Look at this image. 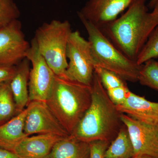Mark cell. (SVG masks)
<instances>
[{
  "instance_id": "1",
  "label": "cell",
  "mask_w": 158,
  "mask_h": 158,
  "mask_svg": "<svg viewBox=\"0 0 158 158\" xmlns=\"http://www.w3.org/2000/svg\"><path fill=\"white\" fill-rule=\"evenodd\" d=\"M147 1L135 0L120 17L99 28L126 56L135 62L158 26V4L149 12Z\"/></svg>"
},
{
  "instance_id": "2",
  "label": "cell",
  "mask_w": 158,
  "mask_h": 158,
  "mask_svg": "<svg viewBox=\"0 0 158 158\" xmlns=\"http://www.w3.org/2000/svg\"><path fill=\"white\" fill-rule=\"evenodd\" d=\"M91 86L90 107L70 135L88 143L100 140L110 143L124 124L121 119L122 113L110 100L95 72Z\"/></svg>"
},
{
  "instance_id": "3",
  "label": "cell",
  "mask_w": 158,
  "mask_h": 158,
  "mask_svg": "<svg viewBox=\"0 0 158 158\" xmlns=\"http://www.w3.org/2000/svg\"><path fill=\"white\" fill-rule=\"evenodd\" d=\"M91 86L56 76L55 84L47 104L69 135L90 107Z\"/></svg>"
},
{
  "instance_id": "4",
  "label": "cell",
  "mask_w": 158,
  "mask_h": 158,
  "mask_svg": "<svg viewBox=\"0 0 158 158\" xmlns=\"http://www.w3.org/2000/svg\"><path fill=\"white\" fill-rule=\"evenodd\" d=\"M78 17L88 33L94 67L113 72L126 81H138L142 65L126 56L96 26Z\"/></svg>"
},
{
  "instance_id": "5",
  "label": "cell",
  "mask_w": 158,
  "mask_h": 158,
  "mask_svg": "<svg viewBox=\"0 0 158 158\" xmlns=\"http://www.w3.org/2000/svg\"><path fill=\"white\" fill-rule=\"evenodd\" d=\"M72 32L67 20H53L37 29L34 39L40 53L56 76L65 77L68 66L66 49Z\"/></svg>"
},
{
  "instance_id": "6",
  "label": "cell",
  "mask_w": 158,
  "mask_h": 158,
  "mask_svg": "<svg viewBox=\"0 0 158 158\" xmlns=\"http://www.w3.org/2000/svg\"><path fill=\"white\" fill-rule=\"evenodd\" d=\"M68 66L65 77L91 86L94 72L90 43L78 31H72L69 38L66 49Z\"/></svg>"
},
{
  "instance_id": "7",
  "label": "cell",
  "mask_w": 158,
  "mask_h": 158,
  "mask_svg": "<svg viewBox=\"0 0 158 158\" xmlns=\"http://www.w3.org/2000/svg\"><path fill=\"white\" fill-rule=\"evenodd\" d=\"M27 58L32 64L28 83L29 101L46 102L53 88L56 75L40 53L34 38Z\"/></svg>"
},
{
  "instance_id": "8",
  "label": "cell",
  "mask_w": 158,
  "mask_h": 158,
  "mask_svg": "<svg viewBox=\"0 0 158 158\" xmlns=\"http://www.w3.org/2000/svg\"><path fill=\"white\" fill-rule=\"evenodd\" d=\"M18 20L0 28V65L15 66L27 58L31 44Z\"/></svg>"
},
{
  "instance_id": "9",
  "label": "cell",
  "mask_w": 158,
  "mask_h": 158,
  "mask_svg": "<svg viewBox=\"0 0 158 158\" xmlns=\"http://www.w3.org/2000/svg\"><path fill=\"white\" fill-rule=\"evenodd\" d=\"M24 125L27 136L34 134H55L63 137L70 135L54 116L45 102H30Z\"/></svg>"
},
{
  "instance_id": "10",
  "label": "cell",
  "mask_w": 158,
  "mask_h": 158,
  "mask_svg": "<svg viewBox=\"0 0 158 158\" xmlns=\"http://www.w3.org/2000/svg\"><path fill=\"white\" fill-rule=\"evenodd\" d=\"M135 151V156H146L158 158V126L138 121L122 113Z\"/></svg>"
},
{
  "instance_id": "11",
  "label": "cell",
  "mask_w": 158,
  "mask_h": 158,
  "mask_svg": "<svg viewBox=\"0 0 158 158\" xmlns=\"http://www.w3.org/2000/svg\"><path fill=\"white\" fill-rule=\"evenodd\" d=\"M135 0H88L77 12L99 28L115 20Z\"/></svg>"
},
{
  "instance_id": "12",
  "label": "cell",
  "mask_w": 158,
  "mask_h": 158,
  "mask_svg": "<svg viewBox=\"0 0 158 158\" xmlns=\"http://www.w3.org/2000/svg\"><path fill=\"white\" fill-rule=\"evenodd\" d=\"M122 113L138 121L158 126V102L129 91L124 103L116 106Z\"/></svg>"
},
{
  "instance_id": "13",
  "label": "cell",
  "mask_w": 158,
  "mask_h": 158,
  "mask_svg": "<svg viewBox=\"0 0 158 158\" xmlns=\"http://www.w3.org/2000/svg\"><path fill=\"white\" fill-rule=\"evenodd\" d=\"M64 138L51 134L27 136L15 146L12 152L21 158H48L54 145Z\"/></svg>"
},
{
  "instance_id": "14",
  "label": "cell",
  "mask_w": 158,
  "mask_h": 158,
  "mask_svg": "<svg viewBox=\"0 0 158 158\" xmlns=\"http://www.w3.org/2000/svg\"><path fill=\"white\" fill-rule=\"evenodd\" d=\"M30 64L31 62L27 58L23 59L16 65V72L9 82L17 114L24 110L30 102L28 83Z\"/></svg>"
},
{
  "instance_id": "15",
  "label": "cell",
  "mask_w": 158,
  "mask_h": 158,
  "mask_svg": "<svg viewBox=\"0 0 158 158\" xmlns=\"http://www.w3.org/2000/svg\"><path fill=\"white\" fill-rule=\"evenodd\" d=\"M28 111L27 106L6 123L0 125V148L13 152L15 148L27 136L24 125Z\"/></svg>"
},
{
  "instance_id": "16",
  "label": "cell",
  "mask_w": 158,
  "mask_h": 158,
  "mask_svg": "<svg viewBox=\"0 0 158 158\" xmlns=\"http://www.w3.org/2000/svg\"><path fill=\"white\" fill-rule=\"evenodd\" d=\"M90 144L69 135L54 145L48 158H89Z\"/></svg>"
},
{
  "instance_id": "17",
  "label": "cell",
  "mask_w": 158,
  "mask_h": 158,
  "mask_svg": "<svg viewBox=\"0 0 158 158\" xmlns=\"http://www.w3.org/2000/svg\"><path fill=\"white\" fill-rule=\"evenodd\" d=\"M134 156L132 142L127 128L123 124L116 138L110 143L104 158H132Z\"/></svg>"
},
{
  "instance_id": "18",
  "label": "cell",
  "mask_w": 158,
  "mask_h": 158,
  "mask_svg": "<svg viewBox=\"0 0 158 158\" xmlns=\"http://www.w3.org/2000/svg\"><path fill=\"white\" fill-rule=\"evenodd\" d=\"M9 82L0 85V123L11 118L16 113Z\"/></svg>"
},
{
  "instance_id": "19",
  "label": "cell",
  "mask_w": 158,
  "mask_h": 158,
  "mask_svg": "<svg viewBox=\"0 0 158 158\" xmlns=\"http://www.w3.org/2000/svg\"><path fill=\"white\" fill-rule=\"evenodd\" d=\"M138 81L141 85L158 90V62L153 59L143 64Z\"/></svg>"
},
{
  "instance_id": "20",
  "label": "cell",
  "mask_w": 158,
  "mask_h": 158,
  "mask_svg": "<svg viewBox=\"0 0 158 158\" xmlns=\"http://www.w3.org/2000/svg\"><path fill=\"white\" fill-rule=\"evenodd\" d=\"M158 57V26L150 35L138 55L136 62L138 65L144 64L148 60Z\"/></svg>"
},
{
  "instance_id": "21",
  "label": "cell",
  "mask_w": 158,
  "mask_h": 158,
  "mask_svg": "<svg viewBox=\"0 0 158 158\" xmlns=\"http://www.w3.org/2000/svg\"><path fill=\"white\" fill-rule=\"evenodd\" d=\"M20 15L13 0H0V28L18 19Z\"/></svg>"
},
{
  "instance_id": "22",
  "label": "cell",
  "mask_w": 158,
  "mask_h": 158,
  "mask_svg": "<svg viewBox=\"0 0 158 158\" xmlns=\"http://www.w3.org/2000/svg\"><path fill=\"white\" fill-rule=\"evenodd\" d=\"M94 72L98 76L102 85L106 90L127 85L126 81L110 70L95 66Z\"/></svg>"
},
{
  "instance_id": "23",
  "label": "cell",
  "mask_w": 158,
  "mask_h": 158,
  "mask_svg": "<svg viewBox=\"0 0 158 158\" xmlns=\"http://www.w3.org/2000/svg\"><path fill=\"white\" fill-rule=\"evenodd\" d=\"M129 90L127 85L110 89L106 91L110 100L114 105L118 106L124 103Z\"/></svg>"
},
{
  "instance_id": "24",
  "label": "cell",
  "mask_w": 158,
  "mask_h": 158,
  "mask_svg": "<svg viewBox=\"0 0 158 158\" xmlns=\"http://www.w3.org/2000/svg\"><path fill=\"white\" fill-rule=\"evenodd\" d=\"M110 144L107 141L100 140L90 142L89 158H104L105 153Z\"/></svg>"
},
{
  "instance_id": "25",
  "label": "cell",
  "mask_w": 158,
  "mask_h": 158,
  "mask_svg": "<svg viewBox=\"0 0 158 158\" xmlns=\"http://www.w3.org/2000/svg\"><path fill=\"white\" fill-rule=\"evenodd\" d=\"M16 71V66L0 65V85L6 82H10Z\"/></svg>"
},
{
  "instance_id": "26",
  "label": "cell",
  "mask_w": 158,
  "mask_h": 158,
  "mask_svg": "<svg viewBox=\"0 0 158 158\" xmlns=\"http://www.w3.org/2000/svg\"><path fill=\"white\" fill-rule=\"evenodd\" d=\"M0 158H21L12 152L0 148Z\"/></svg>"
},
{
  "instance_id": "27",
  "label": "cell",
  "mask_w": 158,
  "mask_h": 158,
  "mask_svg": "<svg viewBox=\"0 0 158 158\" xmlns=\"http://www.w3.org/2000/svg\"><path fill=\"white\" fill-rule=\"evenodd\" d=\"M158 4V0H150L148 6L151 9H152L154 8L155 6Z\"/></svg>"
},
{
  "instance_id": "28",
  "label": "cell",
  "mask_w": 158,
  "mask_h": 158,
  "mask_svg": "<svg viewBox=\"0 0 158 158\" xmlns=\"http://www.w3.org/2000/svg\"><path fill=\"white\" fill-rule=\"evenodd\" d=\"M132 158H152L148 156H135Z\"/></svg>"
}]
</instances>
